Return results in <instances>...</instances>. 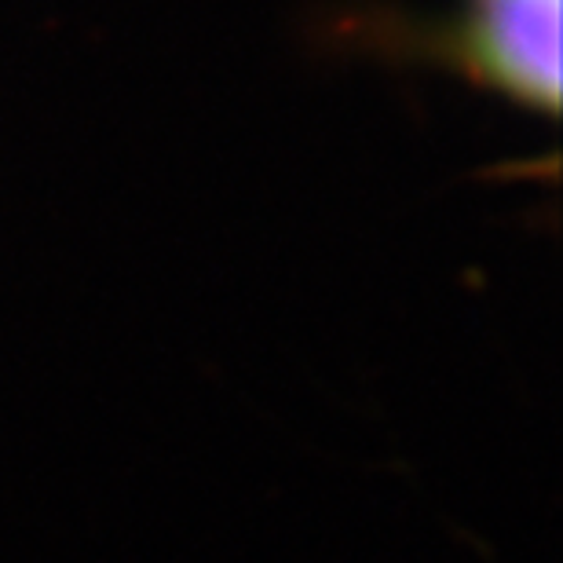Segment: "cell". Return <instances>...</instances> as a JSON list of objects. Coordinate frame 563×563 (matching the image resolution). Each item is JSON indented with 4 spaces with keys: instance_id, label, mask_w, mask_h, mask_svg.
Here are the masks:
<instances>
[{
    "instance_id": "6da1fadb",
    "label": "cell",
    "mask_w": 563,
    "mask_h": 563,
    "mask_svg": "<svg viewBox=\"0 0 563 563\" xmlns=\"http://www.w3.org/2000/svg\"><path fill=\"white\" fill-rule=\"evenodd\" d=\"M468 59L549 114L560 107V0H479Z\"/></svg>"
}]
</instances>
